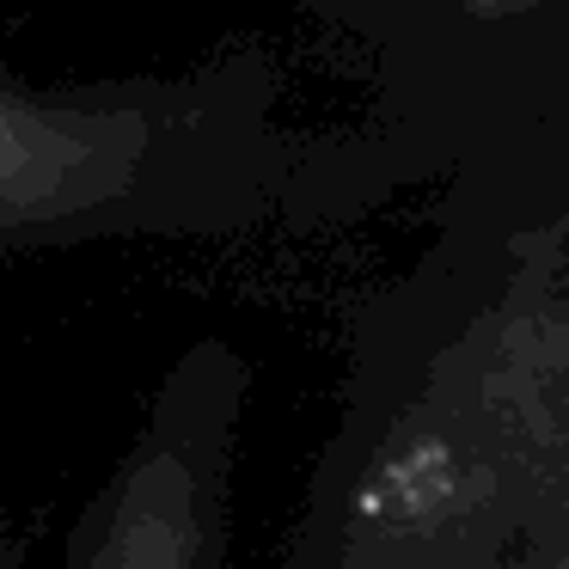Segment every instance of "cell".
I'll list each match as a JSON object with an SVG mask.
<instances>
[{"instance_id":"6da1fadb","label":"cell","mask_w":569,"mask_h":569,"mask_svg":"<svg viewBox=\"0 0 569 569\" xmlns=\"http://www.w3.org/2000/svg\"><path fill=\"white\" fill-rule=\"evenodd\" d=\"M148 129L111 111H62L0 87V227H38L129 184Z\"/></svg>"},{"instance_id":"7a4b0ae2","label":"cell","mask_w":569,"mask_h":569,"mask_svg":"<svg viewBox=\"0 0 569 569\" xmlns=\"http://www.w3.org/2000/svg\"><path fill=\"white\" fill-rule=\"evenodd\" d=\"M471 7H520V0H471Z\"/></svg>"}]
</instances>
